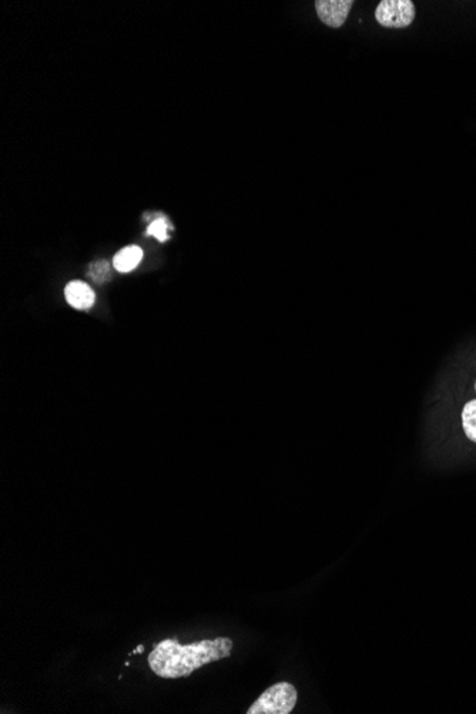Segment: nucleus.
<instances>
[{"instance_id": "f257e3e1", "label": "nucleus", "mask_w": 476, "mask_h": 714, "mask_svg": "<svg viewBox=\"0 0 476 714\" xmlns=\"http://www.w3.org/2000/svg\"><path fill=\"white\" fill-rule=\"evenodd\" d=\"M233 648L234 643L230 638H216L186 646L180 645L175 639H166L149 655V666L161 679H180L190 676L208 663L230 658Z\"/></svg>"}, {"instance_id": "f03ea898", "label": "nucleus", "mask_w": 476, "mask_h": 714, "mask_svg": "<svg viewBox=\"0 0 476 714\" xmlns=\"http://www.w3.org/2000/svg\"><path fill=\"white\" fill-rule=\"evenodd\" d=\"M298 693L293 684L280 682L273 684L250 706L247 714H290L297 704Z\"/></svg>"}, {"instance_id": "7ed1b4c3", "label": "nucleus", "mask_w": 476, "mask_h": 714, "mask_svg": "<svg viewBox=\"0 0 476 714\" xmlns=\"http://www.w3.org/2000/svg\"><path fill=\"white\" fill-rule=\"evenodd\" d=\"M415 4L411 0H382L375 11V19L382 28L404 29L412 25Z\"/></svg>"}, {"instance_id": "20e7f679", "label": "nucleus", "mask_w": 476, "mask_h": 714, "mask_svg": "<svg viewBox=\"0 0 476 714\" xmlns=\"http://www.w3.org/2000/svg\"><path fill=\"white\" fill-rule=\"evenodd\" d=\"M353 4V0H317L316 11L324 25L340 29L347 21Z\"/></svg>"}, {"instance_id": "39448f33", "label": "nucleus", "mask_w": 476, "mask_h": 714, "mask_svg": "<svg viewBox=\"0 0 476 714\" xmlns=\"http://www.w3.org/2000/svg\"><path fill=\"white\" fill-rule=\"evenodd\" d=\"M64 297L69 305L76 310H90L95 304V291L83 281H72L64 288Z\"/></svg>"}, {"instance_id": "423d86ee", "label": "nucleus", "mask_w": 476, "mask_h": 714, "mask_svg": "<svg viewBox=\"0 0 476 714\" xmlns=\"http://www.w3.org/2000/svg\"><path fill=\"white\" fill-rule=\"evenodd\" d=\"M143 260V250L137 245L123 248L113 258V267L119 272H130L136 269Z\"/></svg>"}, {"instance_id": "0eeeda50", "label": "nucleus", "mask_w": 476, "mask_h": 714, "mask_svg": "<svg viewBox=\"0 0 476 714\" xmlns=\"http://www.w3.org/2000/svg\"><path fill=\"white\" fill-rule=\"evenodd\" d=\"M461 419H463V428L466 438L476 443V400L465 404Z\"/></svg>"}, {"instance_id": "6e6552de", "label": "nucleus", "mask_w": 476, "mask_h": 714, "mask_svg": "<svg viewBox=\"0 0 476 714\" xmlns=\"http://www.w3.org/2000/svg\"><path fill=\"white\" fill-rule=\"evenodd\" d=\"M168 230H173V226L165 217H156L149 226L146 236H153L157 238L161 243H166L168 240Z\"/></svg>"}, {"instance_id": "1a4fd4ad", "label": "nucleus", "mask_w": 476, "mask_h": 714, "mask_svg": "<svg viewBox=\"0 0 476 714\" xmlns=\"http://www.w3.org/2000/svg\"><path fill=\"white\" fill-rule=\"evenodd\" d=\"M88 276L98 284L109 281L112 279V265L105 262V260L93 262V264L89 265Z\"/></svg>"}, {"instance_id": "9d476101", "label": "nucleus", "mask_w": 476, "mask_h": 714, "mask_svg": "<svg viewBox=\"0 0 476 714\" xmlns=\"http://www.w3.org/2000/svg\"><path fill=\"white\" fill-rule=\"evenodd\" d=\"M141 652H144V646L143 645H140V646H139V648L134 649L133 652H132V655H137V653H141Z\"/></svg>"}, {"instance_id": "9b49d317", "label": "nucleus", "mask_w": 476, "mask_h": 714, "mask_svg": "<svg viewBox=\"0 0 476 714\" xmlns=\"http://www.w3.org/2000/svg\"><path fill=\"white\" fill-rule=\"evenodd\" d=\"M475 391H476V383H475Z\"/></svg>"}]
</instances>
